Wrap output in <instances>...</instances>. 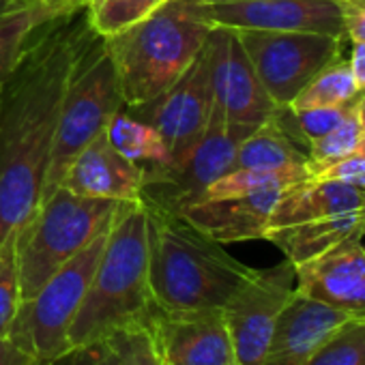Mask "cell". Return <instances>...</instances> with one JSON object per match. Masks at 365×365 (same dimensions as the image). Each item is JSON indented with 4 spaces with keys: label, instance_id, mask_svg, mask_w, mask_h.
Wrapping results in <instances>:
<instances>
[{
    "label": "cell",
    "instance_id": "obj_2",
    "mask_svg": "<svg viewBox=\"0 0 365 365\" xmlns=\"http://www.w3.org/2000/svg\"><path fill=\"white\" fill-rule=\"evenodd\" d=\"M148 286L163 309H224L254 273L182 215L144 202Z\"/></svg>",
    "mask_w": 365,
    "mask_h": 365
},
{
    "label": "cell",
    "instance_id": "obj_37",
    "mask_svg": "<svg viewBox=\"0 0 365 365\" xmlns=\"http://www.w3.org/2000/svg\"><path fill=\"white\" fill-rule=\"evenodd\" d=\"M354 108H356L359 120H361L363 127H365V88L356 93V97H354Z\"/></svg>",
    "mask_w": 365,
    "mask_h": 365
},
{
    "label": "cell",
    "instance_id": "obj_34",
    "mask_svg": "<svg viewBox=\"0 0 365 365\" xmlns=\"http://www.w3.org/2000/svg\"><path fill=\"white\" fill-rule=\"evenodd\" d=\"M0 365H37V361L14 339L0 337Z\"/></svg>",
    "mask_w": 365,
    "mask_h": 365
},
{
    "label": "cell",
    "instance_id": "obj_39",
    "mask_svg": "<svg viewBox=\"0 0 365 365\" xmlns=\"http://www.w3.org/2000/svg\"><path fill=\"white\" fill-rule=\"evenodd\" d=\"M363 235H365V220H363Z\"/></svg>",
    "mask_w": 365,
    "mask_h": 365
},
{
    "label": "cell",
    "instance_id": "obj_36",
    "mask_svg": "<svg viewBox=\"0 0 365 365\" xmlns=\"http://www.w3.org/2000/svg\"><path fill=\"white\" fill-rule=\"evenodd\" d=\"M24 7H31L26 0H0V20L9 14H14V11L24 9Z\"/></svg>",
    "mask_w": 365,
    "mask_h": 365
},
{
    "label": "cell",
    "instance_id": "obj_21",
    "mask_svg": "<svg viewBox=\"0 0 365 365\" xmlns=\"http://www.w3.org/2000/svg\"><path fill=\"white\" fill-rule=\"evenodd\" d=\"M288 165H307V146L271 114L239 144L230 170H275Z\"/></svg>",
    "mask_w": 365,
    "mask_h": 365
},
{
    "label": "cell",
    "instance_id": "obj_33",
    "mask_svg": "<svg viewBox=\"0 0 365 365\" xmlns=\"http://www.w3.org/2000/svg\"><path fill=\"white\" fill-rule=\"evenodd\" d=\"M26 3L54 20V18H65L84 11L88 0H26Z\"/></svg>",
    "mask_w": 365,
    "mask_h": 365
},
{
    "label": "cell",
    "instance_id": "obj_26",
    "mask_svg": "<svg viewBox=\"0 0 365 365\" xmlns=\"http://www.w3.org/2000/svg\"><path fill=\"white\" fill-rule=\"evenodd\" d=\"M307 365H365V318L344 320L314 350Z\"/></svg>",
    "mask_w": 365,
    "mask_h": 365
},
{
    "label": "cell",
    "instance_id": "obj_32",
    "mask_svg": "<svg viewBox=\"0 0 365 365\" xmlns=\"http://www.w3.org/2000/svg\"><path fill=\"white\" fill-rule=\"evenodd\" d=\"M344 33L350 41H365V0H339Z\"/></svg>",
    "mask_w": 365,
    "mask_h": 365
},
{
    "label": "cell",
    "instance_id": "obj_28",
    "mask_svg": "<svg viewBox=\"0 0 365 365\" xmlns=\"http://www.w3.org/2000/svg\"><path fill=\"white\" fill-rule=\"evenodd\" d=\"M52 20L35 7H24L0 20V82L18 63L31 35L46 22Z\"/></svg>",
    "mask_w": 365,
    "mask_h": 365
},
{
    "label": "cell",
    "instance_id": "obj_6",
    "mask_svg": "<svg viewBox=\"0 0 365 365\" xmlns=\"http://www.w3.org/2000/svg\"><path fill=\"white\" fill-rule=\"evenodd\" d=\"M120 202L84 198L58 187L16 230L22 301L31 299L67 260L114 220Z\"/></svg>",
    "mask_w": 365,
    "mask_h": 365
},
{
    "label": "cell",
    "instance_id": "obj_23",
    "mask_svg": "<svg viewBox=\"0 0 365 365\" xmlns=\"http://www.w3.org/2000/svg\"><path fill=\"white\" fill-rule=\"evenodd\" d=\"M305 178H309L307 165H288L275 170H256V168L228 170L224 176L211 182L207 192L200 196V200H224V198L250 196L269 187H292Z\"/></svg>",
    "mask_w": 365,
    "mask_h": 365
},
{
    "label": "cell",
    "instance_id": "obj_9",
    "mask_svg": "<svg viewBox=\"0 0 365 365\" xmlns=\"http://www.w3.org/2000/svg\"><path fill=\"white\" fill-rule=\"evenodd\" d=\"M237 35L262 88L277 108H288L341 52V39L316 33L237 31Z\"/></svg>",
    "mask_w": 365,
    "mask_h": 365
},
{
    "label": "cell",
    "instance_id": "obj_25",
    "mask_svg": "<svg viewBox=\"0 0 365 365\" xmlns=\"http://www.w3.org/2000/svg\"><path fill=\"white\" fill-rule=\"evenodd\" d=\"M163 3L165 0H88L82 14L91 31L99 37H112L153 14Z\"/></svg>",
    "mask_w": 365,
    "mask_h": 365
},
{
    "label": "cell",
    "instance_id": "obj_24",
    "mask_svg": "<svg viewBox=\"0 0 365 365\" xmlns=\"http://www.w3.org/2000/svg\"><path fill=\"white\" fill-rule=\"evenodd\" d=\"M359 93L350 63L344 58L327 65L288 106L290 110H312V108H339L350 103Z\"/></svg>",
    "mask_w": 365,
    "mask_h": 365
},
{
    "label": "cell",
    "instance_id": "obj_7",
    "mask_svg": "<svg viewBox=\"0 0 365 365\" xmlns=\"http://www.w3.org/2000/svg\"><path fill=\"white\" fill-rule=\"evenodd\" d=\"M108 232L110 226L80 254L67 260L31 299L20 303L9 339L26 350L37 363L50 361L69 348V329L103 254Z\"/></svg>",
    "mask_w": 365,
    "mask_h": 365
},
{
    "label": "cell",
    "instance_id": "obj_12",
    "mask_svg": "<svg viewBox=\"0 0 365 365\" xmlns=\"http://www.w3.org/2000/svg\"><path fill=\"white\" fill-rule=\"evenodd\" d=\"M215 110V95L211 84V69L207 50L192 63L168 91L153 101L127 110L135 118L148 123L163 138L170 157L190 148L209 127Z\"/></svg>",
    "mask_w": 365,
    "mask_h": 365
},
{
    "label": "cell",
    "instance_id": "obj_27",
    "mask_svg": "<svg viewBox=\"0 0 365 365\" xmlns=\"http://www.w3.org/2000/svg\"><path fill=\"white\" fill-rule=\"evenodd\" d=\"M363 138H365V127L359 120L356 108L352 106L348 116L333 131H329L327 135H322V138L307 144V170H309V176L316 174L318 170L335 163L337 159L350 155L361 144Z\"/></svg>",
    "mask_w": 365,
    "mask_h": 365
},
{
    "label": "cell",
    "instance_id": "obj_8",
    "mask_svg": "<svg viewBox=\"0 0 365 365\" xmlns=\"http://www.w3.org/2000/svg\"><path fill=\"white\" fill-rule=\"evenodd\" d=\"M252 131L228 125L215 106L209 127L190 148L165 163L142 165V200L174 213L187 209L200 200L211 182L230 170L239 144Z\"/></svg>",
    "mask_w": 365,
    "mask_h": 365
},
{
    "label": "cell",
    "instance_id": "obj_3",
    "mask_svg": "<svg viewBox=\"0 0 365 365\" xmlns=\"http://www.w3.org/2000/svg\"><path fill=\"white\" fill-rule=\"evenodd\" d=\"M213 29L198 0H165L125 31L103 37L125 110L168 91L200 56Z\"/></svg>",
    "mask_w": 365,
    "mask_h": 365
},
{
    "label": "cell",
    "instance_id": "obj_4",
    "mask_svg": "<svg viewBox=\"0 0 365 365\" xmlns=\"http://www.w3.org/2000/svg\"><path fill=\"white\" fill-rule=\"evenodd\" d=\"M150 305L146 211L142 200L120 202L103 254L69 329V346L108 339L116 331L144 320Z\"/></svg>",
    "mask_w": 365,
    "mask_h": 365
},
{
    "label": "cell",
    "instance_id": "obj_18",
    "mask_svg": "<svg viewBox=\"0 0 365 365\" xmlns=\"http://www.w3.org/2000/svg\"><path fill=\"white\" fill-rule=\"evenodd\" d=\"M286 190L288 187H269L239 198L200 200L178 215L222 245L258 241L267 237L271 213Z\"/></svg>",
    "mask_w": 365,
    "mask_h": 365
},
{
    "label": "cell",
    "instance_id": "obj_29",
    "mask_svg": "<svg viewBox=\"0 0 365 365\" xmlns=\"http://www.w3.org/2000/svg\"><path fill=\"white\" fill-rule=\"evenodd\" d=\"M22 303L20 271L16 258V230L0 243V337H9Z\"/></svg>",
    "mask_w": 365,
    "mask_h": 365
},
{
    "label": "cell",
    "instance_id": "obj_31",
    "mask_svg": "<svg viewBox=\"0 0 365 365\" xmlns=\"http://www.w3.org/2000/svg\"><path fill=\"white\" fill-rule=\"evenodd\" d=\"M309 178L339 180V182H348V185H354V187L365 192V138L361 140V144L350 155H346V157L337 159L335 163L318 170Z\"/></svg>",
    "mask_w": 365,
    "mask_h": 365
},
{
    "label": "cell",
    "instance_id": "obj_1",
    "mask_svg": "<svg viewBox=\"0 0 365 365\" xmlns=\"http://www.w3.org/2000/svg\"><path fill=\"white\" fill-rule=\"evenodd\" d=\"M80 14L46 20L0 82V243L41 202L73 52L84 26Z\"/></svg>",
    "mask_w": 365,
    "mask_h": 365
},
{
    "label": "cell",
    "instance_id": "obj_15",
    "mask_svg": "<svg viewBox=\"0 0 365 365\" xmlns=\"http://www.w3.org/2000/svg\"><path fill=\"white\" fill-rule=\"evenodd\" d=\"M299 294L348 316L365 318V247L359 237L294 267Z\"/></svg>",
    "mask_w": 365,
    "mask_h": 365
},
{
    "label": "cell",
    "instance_id": "obj_16",
    "mask_svg": "<svg viewBox=\"0 0 365 365\" xmlns=\"http://www.w3.org/2000/svg\"><path fill=\"white\" fill-rule=\"evenodd\" d=\"M61 187L84 198L138 202L142 200V165L123 157L108 142L103 129L76 155Z\"/></svg>",
    "mask_w": 365,
    "mask_h": 365
},
{
    "label": "cell",
    "instance_id": "obj_38",
    "mask_svg": "<svg viewBox=\"0 0 365 365\" xmlns=\"http://www.w3.org/2000/svg\"><path fill=\"white\" fill-rule=\"evenodd\" d=\"M198 3H205V5H215V3H235V0H198Z\"/></svg>",
    "mask_w": 365,
    "mask_h": 365
},
{
    "label": "cell",
    "instance_id": "obj_17",
    "mask_svg": "<svg viewBox=\"0 0 365 365\" xmlns=\"http://www.w3.org/2000/svg\"><path fill=\"white\" fill-rule=\"evenodd\" d=\"M348 318L352 316L294 290L277 318L262 365H307L324 337Z\"/></svg>",
    "mask_w": 365,
    "mask_h": 365
},
{
    "label": "cell",
    "instance_id": "obj_11",
    "mask_svg": "<svg viewBox=\"0 0 365 365\" xmlns=\"http://www.w3.org/2000/svg\"><path fill=\"white\" fill-rule=\"evenodd\" d=\"M144 324L161 365H235L224 309L150 305Z\"/></svg>",
    "mask_w": 365,
    "mask_h": 365
},
{
    "label": "cell",
    "instance_id": "obj_35",
    "mask_svg": "<svg viewBox=\"0 0 365 365\" xmlns=\"http://www.w3.org/2000/svg\"><path fill=\"white\" fill-rule=\"evenodd\" d=\"M348 63H350L359 91H363L365 88V41H352V52H350Z\"/></svg>",
    "mask_w": 365,
    "mask_h": 365
},
{
    "label": "cell",
    "instance_id": "obj_13",
    "mask_svg": "<svg viewBox=\"0 0 365 365\" xmlns=\"http://www.w3.org/2000/svg\"><path fill=\"white\" fill-rule=\"evenodd\" d=\"M205 50L209 56L215 106L228 125L245 129L262 125L277 106L262 88L237 31L215 26Z\"/></svg>",
    "mask_w": 365,
    "mask_h": 365
},
{
    "label": "cell",
    "instance_id": "obj_19",
    "mask_svg": "<svg viewBox=\"0 0 365 365\" xmlns=\"http://www.w3.org/2000/svg\"><path fill=\"white\" fill-rule=\"evenodd\" d=\"M365 211V192L339 180L305 178L297 185L288 187L269 220V230H279L305 222L339 217L348 213ZM267 239V237H264Z\"/></svg>",
    "mask_w": 365,
    "mask_h": 365
},
{
    "label": "cell",
    "instance_id": "obj_20",
    "mask_svg": "<svg viewBox=\"0 0 365 365\" xmlns=\"http://www.w3.org/2000/svg\"><path fill=\"white\" fill-rule=\"evenodd\" d=\"M363 220H365V211L329 217V220L305 222V224L271 230L264 241L279 247L284 258L297 267V264H303V262L329 252L331 247H335L337 243H341L346 239H352V237L363 239L365 237Z\"/></svg>",
    "mask_w": 365,
    "mask_h": 365
},
{
    "label": "cell",
    "instance_id": "obj_22",
    "mask_svg": "<svg viewBox=\"0 0 365 365\" xmlns=\"http://www.w3.org/2000/svg\"><path fill=\"white\" fill-rule=\"evenodd\" d=\"M106 138L123 157L138 165L165 163L170 159V150L157 129L135 118L125 108H120L106 125Z\"/></svg>",
    "mask_w": 365,
    "mask_h": 365
},
{
    "label": "cell",
    "instance_id": "obj_10",
    "mask_svg": "<svg viewBox=\"0 0 365 365\" xmlns=\"http://www.w3.org/2000/svg\"><path fill=\"white\" fill-rule=\"evenodd\" d=\"M297 286L294 264L282 260L269 269H254L247 282L224 305L235 365H262L277 318Z\"/></svg>",
    "mask_w": 365,
    "mask_h": 365
},
{
    "label": "cell",
    "instance_id": "obj_5",
    "mask_svg": "<svg viewBox=\"0 0 365 365\" xmlns=\"http://www.w3.org/2000/svg\"><path fill=\"white\" fill-rule=\"evenodd\" d=\"M120 108L125 106L106 39L91 31L84 20L73 52L41 200L50 198L61 187V180L76 155L106 129Z\"/></svg>",
    "mask_w": 365,
    "mask_h": 365
},
{
    "label": "cell",
    "instance_id": "obj_30",
    "mask_svg": "<svg viewBox=\"0 0 365 365\" xmlns=\"http://www.w3.org/2000/svg\"><path fill=\"white\" fill-rule=\"evenodd\" d=\"M37 365H123V361L114 341L108 337L99 341L69 346L54 359L37 363Z\"/></svg>",
    "mask_w": 365,
    "mask_h": 365
},
{
    "label": "cell",
    "instance_id": "obj_14",
    "mask_svg": "<svg viewBox=\"0 0 365 365\" xmlns=\"http://www.w3.org/2000/svg\"><path fill=\"white\" fill-rule=\"evenodd\" d=\"M213 26L232 31L316 33L346 39L339 0H235L205 5Z\"/></svg>",
    "mask_w": 365,
    "mask_h": 365
}]
</instances>
